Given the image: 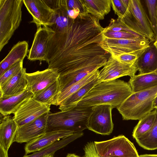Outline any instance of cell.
I'll use <instances>...</instances> for the list:
<instances>
[{"label": "cell", "instance_id": "36", "mask_svg": "<svg viewBox=\"0 0 157 157\" xmlns=\"http://www.w3.org/2000/svg\"><path fill=\"white\" fill-rule=\"evenodd\" d=\"M141 53L124 54L113 57L123 63H134L136 62Z\"/></svg>", "mask_w": 157, "mask_h": 157}, {"label": "cell", "instance_id": "26", "mask_svg": "<svg viewBox=\"0 0 157 157\" xmlns=\"http://www.w3.org/2000/svg\"><path fill=\"white\" fill-rule=\"evenodd\" d=\"M83 135L82 132L75 133L72 135L62 139L44 149L34 152L31 155H25L22 157H42L48 154H54L56 151L65 147L69 143L82 136Z\"/></svg>", "mask_w": 157, "mask_h": 157}, {"label": "cell", "instance_id": "45", "mask_svg": "<svg viewBox=\"0 0 157 157\" xmlns=\"http://www.w3.org/2000/svg\"><path fill=\"white\" fill-rule=\"evenodd\" d=\"M153 44L157 49V39L155 40Z\"/></svg>", "mask_w": 157, "mask_h": 157}, {"label": "cell", "instance_id": "33", "mask_svg": "<svg viewBox=\"0 0 157 157\" xmlns=\"http://www.w3.org/2000/svg\"><path fill=\"white\" fill-rule=\"evenodd\" d=\"M23 61L15 63L0 75V86L18 73L23 68Z\"/></svg>", "mask_w": 157, "mask_h": 157}, {"label": "cell", "instance_id": "7", "mask_svg": "<svg viewBox=\"0 0 157 157\" xmlns=\"http://www.w3.org/2000/svg\"><path fill=\"white\" fill-rule=\"evenodd\" d=\"M94 143L98 154L102 157H139L133 144L124 135Z\"/></svg>", "mask_w": 157, "mask_h": 157}, {"label": "cell", "instance_id": "6", "mask_svg": "<svg viewBox=\"0 0 157 157\" xmlns=\"http://www.w3.org/2000/svg\"><path fill=\"white\" fill-rule=\"evenodd\" d=\"M118 18L134 33L150 42L155 39L149 18L140 0H129L125 15L122 18Z\"/></svg>", "mask_w": 157, "mask_h": 157}, {"label": "cell", "instance_id": "2", "mask_svg": "<svg viewBox=\"0 0 157 157\" xmlns=\"http://www.w3.org/2000/svg\"><path fill=\"white\" fill-rule=\"evenodd\" d=\"M132 93L128 82L117 79L102 82L94 87L76 105H108L117 108Z\"/></svg>", "mask_w": 157, "mask_h": 157}, {"label": "cell", "instance_id": "17", "mask_svg": "<svg viewBox=\"0 0 157 157\" xmlns=\"http://www.w3.org/2000/svg\"><path fill=\"white\" fill-rule=\"evenodd\" d=\"M26 70L23 67L18 73L0 86V98L19 94L27 89Z\"/></svg>", "mask_w": 157, "mask_h": 157}, {"label": "cell", "instance_id": "4", "mask_svg": "<svg viewBox=\"0 0 157 157\" xmlns=\"http://www.w3.org/2000/svg\"><path fill=\"white\" fill-rule=\"evenodd\" d=\"M157 85L132 93L117 108L124 120H140L154 109Z\"/></svg>", "mask_w": 157, "mask_h": 157}, {"label": "cell", "instance_id": "5", "mask_svg": "<svg viewBox=\"0 0 157 157\" xmlns=\"http://www.w3.org/2000/svg\"><path fill=\"white\" fill-rule=\"evenodd\" d=\"M23 4V0H0V51L20 25Z\"/></svg>", "mask_w": 157, "mask_h": 157}, {"label": "cell", "instance_id": "19", "mask_svg": "<svg viewBox=\"0 0 157 157\" xmlns=\"http://www.w3.org/2000/svg\"><path fill=\"white\" fill-rule=\"evenodd\" d=\"M18 128L13 117L9 115L0 117V145L7 151L14 142Z\"/></svg>", "mask_w": 157, "mask_h": 157}, {"label": "cell", "instance_id": "44", "mask_svg": "<svg viewBox=\"0 0 157 157\" xmlns=\"http://www.w3.org/2000/svg\"><path fill=\"white\" fill-rule=\"evenodd\" d=\"M54 154L53 153L48 154L42 157H53Z\"/></svg>", "mask_w": 157, "mask_h": 157}, {"label": "cell", "instance_id": "11", "mask_svg": "<svg viewBox=\"0 0 157 157\" xmlns=\"http://www.w3.org/2000/svg\"><path fill=\"white\" fill-rule=\"evenodd\" d=\"M50 105L42 103L32 97L21 106L13 117L19 127L50 112Z\"/></svg>", "mask_w": 157, "mask_h": 157}, {"label": "cell", "instance_id": "10", "mask_svg": "<svg viewBox=\"0 0 157 157\" xmlns=\"http://www.w3.org/2000/svg\"><path fill=\"white\" fill-rule=\"evenodd\" d=\"M137 71L136 62L123 63L111 56L103 68L99 71L98 77L101 82L116 79L124 76L131 77L135 75Z\"/></svg>", "mask_w": 157, "mask_h": 157}, {"label": "cell", "instance_id": "16", "mask_svg": "<svg viewBox=\"0 0 157 157\" xmlns=\"http://www.w3.org/2000/svg\"><path fill=\"white\" fill-rule=\"evenodd\" d=\"M74 133L66 130H56L46 132L43 135L26 144L25 155L42 150L60 139L67 137Z\"/></svg>", "mask_w": 157, "mask_h": 157}, {"label": "cell", "instance_id": "38", "mask_svg": "<svg viewBox=\"0 0 157 157\" xmlns=\"http://www.w3.org/2000/svg\"><path fill=\"white\" fill-rule=\"evenodd\" d=\"M45 2L55 11L61 8V0H44Z\"/></svg>", "mask_w": 157, "mask_h": 157}, {"label": "cell", "instance_id": "34", "mask_svg": "<svg viewBox=\"0 0 157 157\" xmlns=\"http://www.w3.org/2000/svg\"><path fill=\"white\" fill-rule=\"evenodd\" d=\"M129 1V0H111V6L118 18H121L125 15Z\"/></svg>", "mask_w": 157, "mask_h": 157}, {"label": "cell", "instance_id": "14", "mask_svg": "<svg viewBox=\"0 0 157 157\" xmlns=\"http://www.w3.org/2000/svg\"><path fill=\"white\" fill-rule=\"evenodd\" d=\"M54 31L50 27L41 26L37 28L28 59L30 61L39 60L48 62V44Z\"/></svg>", "mask_w": 157, "mask_h": 157}, {"label": "cell", "instance_id": "28", "mask_svg": "<svg viewBox=\"0 0 157 157\" xmlns=\"http://www.w3.org/2000/svg\"><path fill=\"white\" fill-rule=\"evenodd\" d=\"M75 20L71 18L66 11L62 8L55 11L53 25L50 27L55 33L67 31L74 23Z\"/></svg>", "mask_w": 157, "mask_h": 157}, {"label": "cell", "instance_id": "9", "mask_svg": "<svg viewBox=\"0 0 157 157\" xmlns=\"http://www.w3.org/2000/svg\"><path fill=\"white\" fill-rule=\"evenodd\" d=\"M113 109L111 105H108L93 106L88 121L87 129L103 135L110 134L114 127L112 117Z\"/></svg>", "mask_w": 157, "mask_h": 157}, {"label": "cell", "instance_id": "22", "mask_svg": "<svg viewBox=\"0 0 157 157\" xmlns=\"http://www.w3.org/2000/svg\"><path fill=\"white\" fill-rule=\"evenodd\" d=\"M85 10L99 20L110 11L111 0H80Z\"/></svg>", "mask_w": 157, "mask_h": 157}, {"label": "cell", "instance_id": "8", "mask_svg": "<svg viewBox=\"0 0 157 157\" xmlns=\"http://www.w3.org/2000/svg\"><path fill=\"white\" fill-rule=\"evenodd\" d=\"M145 37L130 39L109 38L103 36L100 45L111 56L115 57L126 53H140L150 45Z\"/></svg>", "mask_w": 157, "mask_h": 157}, {"label": "cell", "instance_id": "46", "mask_svg": "<svg viewBox=\"0 0 157 157\" xmlns=\"http://www.w3.org/2000/svg\"><path fill=\"white\" fill-rule=\"evenodd\" d=\"M154 72L155 73L157 74V69H156V70L154 71Z\"/></svg>", "mask_w": 157, "mask_h": 157}, {"label": "cell", "instance_id": "31", "mask_svg": "<svg viewBox=\"0 0 157 157\" xmlns=\"http://www.w3.org/2000/svg\"><path fill=\"white\" fill-rule=\"evenodd\" d=\"M144 2L147 9L150 23L156 40L157 39V0H147L144 1Z\"/></svg>", "mask_w": 157, "mask_h": 157}, {"label": "cell", "instance_id": "35", "mask_svg": "<svg viewBox=\"0 0 157 157\" xmlns=\"http://www.w3.org/2000/svg\"><path fill=\"white\" fill-rule=\"evenodd\" d=\"M61 8L65 10L79 9L80 13L85 12L80 0H61Z\"/></svg>", "mask_w": 157, "mask_h": 157}, {"label": "cell", "instance_id": "1", "mask_svg": "<svg viewBox=\"0 0 157 157\" xmlns=\"http://www.w3.org/2000/svg\"><path fill=\"white\" fill-rule=\"evenodd\" d=\"M99 21L85 12L67 31H54L48 44V68L57 69L74 83L104 67L111 56L100 45L104 28Z\"/></svg>", "mask_w": 157, "mask_h": 157}, {"label": "cell", "instance_id": "18", "mask_svg": "<svg viewBox=\"0 0 157 157\" xmlns=\"http://www.w3.org/2000/svg\"><path fill=\"white\" fill-rule=\"evenodd\" d=\"M34 94L27 88L16 95L0 98V112L4 116L14 114L21 106Z\"/></svg>", "mask_w": 157, "mask_h": 157}, {"label": "cell", "instance_id": "24", "mask_svg": "<svg viewBox=\"0 0 157 157\" xmlns=\"http://www.w3.org/2000/svg\"><path fill=\"white\" fill-rule=\"evenodd\" d=\"M128 82L132 93L144 90L157 85V74L153 72L135 75L130 78Z\"/></svg>", "mask_w": 157, "mask_h": 157}, {"label": "cell", "instance_id": "27", "mask_svg": "<svg viewBox=\"0 0 157 157\" xmlns=\"http://www.w3.org/2000/svg\"><path fill=\"white\" fill-rule=\"evenodd\" d=\"M157 109H155L139 120L134 127L132 136L135 140L148 132L152 127L156 116Z\"/></svg>", "mask_w": 157, "mask_h": 157}, {"label": "cell", "instance_id": "13", "mask_svg": "<svg viewBox=\"0 0 157 157\" xmlns=\"http://www.w3.org/2000/svg\"><path fill=\"white\" fill-rule=\"evenodd\" d=\"M49 113H46L33 121L19 127L14 142L27 143L45 133Z\"/></svg>", "mask_w": 157, "mask_h": 157}, {"label": "cell", "instance_id": "3", "mask_svg": "<svg viewBox=\"0 0 157 157\" xmlns=\"http://www.w3.org/2000/svg\"><path fill=\"white\" fill-rule=\"evenodd\" d=\"M92 107L76 105L69 109L48 116L46 132L56 130H66L74 133L82 132L87 129Z\"/></svg>", "mask_w": 157, "mask_h": 157}, {"label": "cell", "instance_id": "30", "mask_svg": "<svg viewBox=\"0 0 157 157\" xmlns=\"http://www.w3.org/2000/svg\"><path fill=\"white\" fill-rule=\"evenodd\" d=\"M138 145L144 149H157V113L154 123L150 130L140 137L136 139Z\"/></svg>", "mask_w": 157, "mask_h": 157}, {"label": "cell", "instance_id": "32", "mask_svg": "<svg viewBox=\"0 0 157 157\" xmlns=\"http://www.w3.org/2000/svg\"><path fill=\"white\" fill-rule=\"evenodd\" d=\"M104 36L109 38L134 39L145 37L137 34L124 31H105L103 33Z\"/></svg>", "mask_w": 157, "mask_h": 157}, {"label": "cell", "instance_id": "43", "mask_svg": "<svg viewBox=\"0 0 157 157\" xmlns=\"http://www.w3.org/2000/svg\"><path fill=\"white\" fill-rule=\"evenodd\" d=\"M66 157H80L79 156L74 154L69 153L68 154Z\"/></svg>", "mask_w": 157, "mask_h": 157}, {"label": "cell", "instance_id": "29", "mask_svg": "<svg viewBox=\"0 0 157 157\" xmlns=\"http://www.w3.org/2000/svg\"><path fill=\"white\" fill-rule=\"evenodd\" d=\"M59 87V83L58 79L34 95L32 98L42 103L53 105L54 101L58 94Z\"/></svg>", "mask_w": 157, "mask_h": 157}, {"label": "cell", "instance_id": "20", "mask_svg": "<svg viewBox=\"0 0 157 157\" xmlns=\"http://www.w3.org/2000/svg\"><path fill=\"white\" fill-rule=\"evenodd\" d=\"M28 44L26 41H19L12 48L10 52L0 63V75L15 63L21 61L27 56Z\"/></svg>", "mask_w": 157, "mask_h": 157}, {"label": "cell", "instance_id": "23", "mask_svg": "<svg viewBox=\"0 0 157 157\" xmlns=\"http://www.w3.org/2000/svg\"><path fill=\"white\" fill-rule=\"evenodd\" d=\"M101 82L98 77L87 83L63 101L59 105V109L64 111L76 106L94 87Z\"/></svg>", "mask_w": 157, "mask_h": 157}, {"label": "cell", "instance_id": "12", "mask_svg": "<svg viewBox=\"0 0 157 157\" xmlns=\"http://www.w3.org/2000/svg\"><path fill=\"white\" fill-rule=\"evenodd\" d=\"M27 10L33 17L30 23H34L37 28L42 26L51 27L55 11L51 9L44 0H23Z\"/></svg>", "mask_w": 157, "mask_h": 157}, {"label": "cell", "instance_id": "42", "mask_svg": "<svg viewBox=\"0 0 157 157\" xmlns=\"http://www.w3.org/2000/svg\"><path fill=\"white\" fill-rule=\"evenodd\" d=\"M153 108L154 109H157V95L156 96L154 100L153 104Z\"/></svg>", "mask_w": 157, "mask_h": 157}, {"label": "cell", "instance_id": "40", "mask_svg": "<svg viewBox=\"0 0 157 157\" xmlns=\"http://www.w3.org/2000/svg\"><path fill=\"white\" fill-rule=\"evenodd\" d=\"M0 157H8V151L0 145Z\"/></svg>", "mask_w": 157, "mask_h": 157}, {"label": "cell", "instance_id": "39", "mask_svg": "<svg viewBox=\"0 0 157 157\" xmlns=\"http://www.w3.org/2000/svg\"><path fill=\"white\" fill-rule=\"evenodd\" d=\"M64 10L68 16L71 18L73 20L76 19L80 13V10L79 9Z\"/></svg>", "mask_w": 157, "mask_h": 157}, {"label": "cell", "instance_id": "21", "mask_svg": "<svg viewBox=\"0 0 157 157\" xmlns=\"http://www.w3.org/2000/svg\"><path fill=\"white\" fill-rule=\"evenodd\" d=\"M136 64L139 74L153 72L157 69V49L153 43L140 54Z\"/></svg>", "mask_w": 157, "mask_h": 157}, {"label": "cell", "instance_id": "47", "mask_svg": "<svg viewBox=\"0 0 157 157\" xmlns=\"http://www.w3.org/2000/svg\"><path fill=\"white\" fill-rule=\"evenodd\" d=\"M156 14H157V6L156 7Z\"/></svg>", "mask_w": 157, "mask_h": 157}, {"label": "cell", "instance_id": "15", "mask_svg": "<svg viewBox=\"0 0 157 157\" xmlns=\"http://www.w3.org/2000/svg\"><path fill=\"white\" fill-rule=\"evenodd\" d=\"M59 76L57 70L55 69L48 68L43 71L26 73L27 88L35 95L57 81Z\"/></svg>", "mask_w": 157, "mask_h": 157}, {"label": "cell", "instance_id": "25", "mask_svg": "<svg viewBox=\"0 0 157 157\" xmlns=\"http://www.w3.org/2000/svg\"><path fill=\"white\" fill-rule=\"evenodd\" d=\"M99 71L98 69L94 71L67 88L58 95L53 105H59L65 100L81 87L98 77Z\"/></svg>", "mask_w": 157, "mask_h": 157}, {"label": "cell", "instance_id": "37", "mask_svg": "<svg viewBox=\"0 0 157 157\" xmlns=\"http://www.w3.org/2000/svg\"><path fill=\"white\" fill-rule=\"evenodd\" d=\"M83 149L84 154L82 157H102L98 154L94 142H88Z\"/></svg>", "mask_w": 157, "mask_h": 157}, {"label": "cell", "instance_id": "41", "mask_svg": "<svg viewBox=\"0 0 157 157\" xmlns=\"http://www.w3.org/2000/svg\"><path fill=\"white\" fill-rule=\"evenodd\" d=\"M139 157H157V154H144L139 155Z\"/></svg>", "mask_w": 157, "mask_h": 157}]
</instances>
